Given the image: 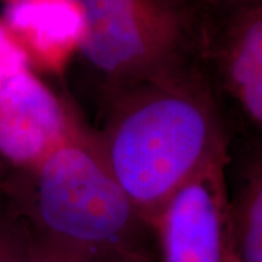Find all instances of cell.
I'll list each match as a JSON object with an SVG mask.
<instances>
[{
	"instance_id": "obj_3",
	"label": "cell",
	"mask_w": 262,
	"mask_h": 262,
	"mask_svg": "<svg viewBox=\"0 0 262 262\" xmlns=\"http://www.w3.org/2000/svg\"><path fill=\"white\" fill-rule=\"evenodd\" d=\"M84 31L75 56L94 111L134 84L201 61L206 13L195 0H73Z\"/></svg>"
},
{
	"instance_id": "obj_7",
	"label": "cell",
	"mask_w": 262,
	"mask_h": 262,
	"mask_svg": "<svg viewBox=\"0 0 262 262\" xmlns=\"http://www.w3.org/2000/svg\"><path fill=\"white\" fill-rule=\"evenodd\" d=\"M225 181L227 262H262V137L232 133Z\"/></svg>"
},
{
	"instance_id": "obj_4",
	"label": "cell",
	"mask_w": 262,
	"mask_h": 262,
	"mask_svg": "<svg viewBox=\"0 0 262 262\" xmlns=\"http://www.w3.org/2000/svg\"><path fill=\"white\" fill-rule=\"evenodd\" d=\"M201 63L232 130L262 137V3L206 13Z\"/></svg>"
},
{
	"instance_id": "obj_9",
	"label": "cell",
	"mask_w": 262,
	"mask_h": 262,
	"mask_svg": "<svg viewBox=\"0 0 262 262\" xmlns=\"http://www.w3.org/2000/svg\"><path fill=\"white\" fill-rule=\"evenodd\" d=\"M0 262H41L39 246L27 220L0 192Z\"/></svg>"
},
{
	"instance_id": "obj_1",
	"label": "cell",
	"mask_w": 262,
	"mask_h": 262,
	"mask_svg": "<svg viewBox=\"0 0 262 262\" xmlns=\"http://www.w3.org/2000/svg\"><path fill=\"white\" fill-rule=\"evenodd\" d=\"M86 128L134 206L156 226L162 208L227 155L232 127L203 63L134 84L103 101Z\"/></svg>"
},
{
	"instance_id": "obj_12",
	"label": "cell",
	"mask_w": 262,
	"mask_h": 262,
	"mask_svg": "<svg viewBox=\"0 0 262 262\" xmlns=\"http://www.w3.org/2000/svg\"><path fill=\"white\" fill-rule=\"evenodd\" d=\"M200 8L204 10V13H214L223 10L245 8L262 3V0H195Z\"/></svg>"
},
{
	"instance_id": "obj_5",
	"label": "cell",
	"mask_w": 262,
	"mask_h": 262,
	"mask_svg": "<svg viewBox=\"0 0 262 262\" xmlns=\"http://www.w3.org/2000/svg\"><path fill=\"white\" fill-rule=\"evenodd\" d=\"M80 118L32 67L0 83V175L32 168L64 143Z\"/></svg>"
},
{
	"instance_id": "obj_8",
	"label": "cell",
	"mask_w": 262,
	"mask_h": 262,
	"mask_svg": "<svg viewBox=\"0 0 262 262\" xmlns=\"http://www.w3.org/2000/svg\"><path fill=\"white\" fill-rule=\"evenodd\" d=\"M3 24L28 53L31 63L63 69L84 31L83 15L73 0H10Z\"/></svg>"
},
{
	"instance_id": "obj_2",
	"label": "cell",
	"mask_w": 262,
	"mask_h": 262,
	"mask_svg": "<svg viewBox=\"0 0 262 262\" xmlns=\"http://www.w3.org/2000/svg\"><path fill=\"white\" fill-rule=\"evenodd\" d=\"M0 192L27 220L39 245L160 262L156 226L114 179L82 121L32 168L3 172Z\"/></svg>"
},
{
	"instance_id": "obj_10",
	"label": "cell",
	"mask_w": 262,
	"mask_h": 262,
	"mask_svg": "<svg viewBox=\"0 0 262 262\" xmlns=\"http://www.w3.org/2000/svg\"><path fill=\"white\" fill-rule=\"evenodd\" d=\"M32 67L31 58L24 47L3 22H0V83L12 75Z\"/></svg>"
},
{
	"instance_id": "obj_6",
	"label": "cell",
	"mask_w": 262,
	"mask_h": 262,
	"mask_svg": "<svg viewBox=\"0 0 262 262\" xmlns=\"http://www.w3.org/2000/svg\"><path fill=\"white\" fill-rule=\"evenodd\" d=\"M207 166L156 219L160 262H227L225 165Z\"/></svg>"
},
{
	"instance_id": "obj_11",
	"label": "cell",
	"mask_w": 262,
	"mask_h": 262,
	"mask_svg": "<svg viewBox=\"0 0 262 262\" xmlns=\"http://www.w3.org/2000/svg\"><path fill=\"white\" fill-rule=\"evenodd\" d=\"M39 256L41 262H146L127 258H111V256H92V255H79L39 245Z\"/></svg>"
}]
</instances>
